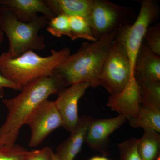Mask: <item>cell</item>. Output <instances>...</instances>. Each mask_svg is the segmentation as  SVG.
I'll list each match as a JSON object with an SVG mask.
<instances>
[{"instance_id": "603a6c76", "label": "cell", "mask_w": 160, "mask_h": 160, "mask_svg": "<svg viewBox=\"0 0 160 160\" xmlns=\"http://www.w3.org/2000/svg\"><path fill=\"white\" fill-rule=\"evenodd\" d=\"M143 42L149 49L160 56V24L150 26L146 31Z\"/></svg>"}, {"instance_id": "7a4b0ae2", "label": "cell", "mask_w": 160, "mask_h": 160, "mask_svg": "<svg viewBox=\"0 0 160 160\" xmlns=\"http://www.w3.org/2000/svg\"><path fill=\"white\" fill-rule=\"evenodd\" d=\"M118 32L95 42L83 43L76 52L56 68L53 74L60 78L66 87L82 82L98 87L100 73Z\"/></svg>"}, {"instance_id": "f1b7e54d", "label": "cell", "mask_w": 160, "mask_h": 160, "mask_svg": "<svg viewBox=\"0 0 160 160\" xmlns=\"http://www.w3.org/2000/svg\"><path fill=\"white\" fill-rule=\"evenodd\" d=\"M157 160H160V156L157 159Z\"/></svg>"}, {"instance_id": "5b68a950", "label": "cell", "mask_w": 160, "mask_h": 160, "mask_svg": "<svg viewBox=\"0 0 160 160\" xmlns=\"http://www.w3.org/2000/svg\"><path fill=\"white\" fill-rule=\"evenodd\" d=\"M136 16L133 9L107 0H92L87 21L97 41L131 25Z\"/></svg>"}, {"instance_id": "e0dca14e", "label": "cell", "mask_w": 160, "mask_h": 160, "mask_svg": "<svg viewBox=\"0 0 160 160\" xmlns=\"http://www.w3.org/2000/svg\"><path fill=\"white\" fill-rule=\"evenodd\" d=\"M140 105L150 109L160 110V81H137Z\"/></svg>"}, {"instance_id": "ba28073f", "label": "cell", "mask_w": 160, "mask_h": 160, "mask_svg": "<svg viewBox=\"0 0 160 160\" xmlns=\"http://www.w3.org/2000/svg\"><path fill=\"white\" fill-rule=\"evenodd\" d=\"M62 120L54 101L47 99L40 104L27 119L31 130L29 146L36 147L55 129L62 127Z\"/></svg>"}, {"instance_id": "6da1fadb", "label": "cell", "mask_w": 160, "mask_h": 160, "mask_svg": "<svg viewBox=\"0 0 160 160\" xmlns=\"http://www.w3.org/2000/svg\"><path fill=\"white\" fill-rule=\"evenodd\" d=\"M65 88L60 78L53 74L29 83L14 97L3 99L7 115L0 126V144L7 146L16 144L21 128L26 125L32 112L50 96L58 94Z\"/></svg>"}, {"instance_id": "277c9868", "label": "cell", "mask_w": 160, "mask_h": 160, "mask_svg": "<svg viewBox=\"0 0 160 160\" xmlns=\"http://www.w3.org/2000/svg\"><path fill=\"white\" fill-rule=\"evenodd\" d=\"M49 20L41 15L32 22H22L12 12L0 7L1 28L9 41V50L6 52L8 56L16 58L27 51L44 50L45 37L39 32Z\"/></svg>"}, {"instance_id": "44dd1931", "label": "cell", "mask_w": 160, "mask_h": 160, "mask_svg": "<svg viewBox=\"0 0 160 160\" xmlns=\"http://www.w3.org/2000/svg\"><path fill=\"white\" fill-rule=\"evenodd\" d=\"M31 152L18 144L7 146L0 144V160H27Z\"/></svg>"}, {"instance_id": "5bb4252c", "label": "cell", "mask_w": 160, "mask_h": 160, "mask_svg": "<svg viewBox=\"0 0 160 160\" xmlns=\"http://www.w3.org/2000/svg\"><path fill=\"white\" fill-rule=\"evenodd\" d=\"M134 76L137 81H160V56L142 43L135 62Z\"/></svg>"}, {"instance_id": "7402d4cb", "label": "cell", "mask_w": 160, "mask_h": 160, "mask_svg": "<svg viewBox=\"0 0 160 160\" xmlns=\"http://www.w3.org/2000/svg\"><path fill=\"white\" fill-rule=\"evenodd\" d=\"M138 140L132 138L118 144L119 160H142L138 149Z\"/></svg>"}, {"instance_id": "7c38bea8", "label": "cell", "mask_w": 160, "mask_h": 160, "mask_svg": "<svg viewBox=\"0 0 160 160\" xmlns=\"http://www.w3.org/2000/svg\"><path fill=\"white\" fill-rule=\"evenodd\" d=\"M0 7L12 12L18 19L26 22L34 21L39 13L49 20L56 16L46 0H0Z\"/></svg>"}, {"instance_id": "d6986e66", "label": "cell", "mask_w": 160, "mask_h": 160, "mask_svg": "<svg viewBox=\"0 0 160 160\" xmlns=\"http://www.w3.org/2000/svg\"><path fill=\"white\" fill-rule=\"evenodd\" d=\"M69 21L72 40L82 39L91 42L97 41L88 21L85 18L72 16L69 17Z\"/></svg>"}, {"instance_id": "9a60e30c", "label": "cell", "mask_w": 160, "mask_h": 160, "mask_svg": "<svg viewBox=\"0 0 160 160\" xmlns=\"http://www.w3.org/2000/svg\"><path fill=\"white\" fill-rule=\"evenodd\" d=\"M56 15L78 16L88 19L92 0H46Z\"/></svg>"}, {"instance_id": "4316f807", "label": "cell", "mask_w": 160, "mask_h": 160, "mask_svg": "<svg viewBox=\"0 0 160 160\" xmlns=\"http://www.w3.org/2000/svg\"><path fill=\"white\" fill-rule=\"evenodd\" d=\"M4 33L1 28V24H0V46L2 45L4 40Z\"/></svg>"}, {"instance_id": "9c48e42d", "label": "cell", "mask_w": 160, "mask_h": 160, "mask_svg": "<svg viewBox=\"0 0 160 160\" xmlns=\"http://www.w3.org/2000/svg\"><path fill=\"white\" fill-rule=\"evenodd\" d=\"M89 87L91 85L89 82L77 83L58 93L54 103L62 120V127L67 131L71 132L77 125L80 118L78 102Z\"/></svg>"}, {"instance_id": "8fae6325", "label": "cell", "mask_w": 160, "mask_h": 160, "mask_svg": "<svg viewBox=\"0 0 160 160\" xmlns=\"http://www.w3.org/2000/svg\"><path fill=\"white\" fill-rule=\"evenodd\" d=\"M140 106L138 85L134 77L130 78L126 87L116 94L109 95L107 106L127 120L136 118Z\"/></svg>"}, {"instance_id": "52a82bcc", "label": "cell", "mask_w": 160, "mask_h": 160, "mask_svg": "<svg viewBox=\"0 0 160 160\" xmlns=\"http://www.w3.org/2000/svg\"><path fill=\"white\" fill-rule=\"evenodd\" d=\"M132 77H134L132 76L128 53L116 37L100 73L98 86H103L110 95L116 94L124 89Z\"/></svg>"}, {"instance_id": "4fadbf2b", "label": "cell", "mask_w": 160, "mask_h": 160, "mask_svg": "<svg viewBox=\"0 0 160 160\" xmlns=\"http://www.w3.org/2000/svg\"><path fill=\"white\" fill-rule=\"evenodd\" d=\"M92 118L89 115L80 117L78 122L68 138L60 144L55 154L60 160H75L81 151L84 142L89 123Z\"/></svg>"}, {"instance_id": "ffe728a7", "label": "cell", "mask_w": 160, "mask_h": 160, "mask_svg": "<svg viewBox=\"0 0 160 160\" xmlns=\"http://www.w3.org/2000/svg\"><path fill=\"white\" fill-rule=\"evenodd\" d=\"M46 30L56 37L66 36L71 38V30L69 25V16L59 14L49 20Z\"/></svg>"}, {"instance_id": "30bf717a", "label": "cell", "mask_w": 160, "mask_h": 160, "mask_svg": "<svg viewBox=\"0 0 160 160\" xmlns=\"http://www.w3.org/2000/svg\"><path fill=\"white\" fill-rule=\"evenodd\" d=\"M127 120L125 116L120 114L110 118H92L85 142L90 149L105 156L108 154L107 150L109 144V136L122 126Z\"/></svg>"}, {"instance_id": "d4e9b609", "label": "cell", "mask_w": 160, "mask_h": 160, "mask_svg": "<svg viewBox=\"0 0 160 160\" xmlns=\"http://www.w3.org/2000/svg\"><path fill=\"white\" fill-rule=\"evenodd\" d=\"M5 88L18 90V87L14 83L6 78L0 72V100L4 98Z\"/></svg>"}, {"instance_id": "2e32d148", "label": "cell", "mask_w": 160, "mask_h": 160, "mask_svg": "<svg viewBox=\"0 0 160 160\" xmlns=\"http://www.w3.org/2000/svg\"><path fill=\"white\" fill-rule=\"evenodd\" d=\"M138 149L142 160H157L160 156V135L149 129H144V133L138 142Z\"/></svg>"}, {"instance_id": "cb8c5ba5", "label": "cell", "mask_w": 160, "mask_h": 160, "mask_svg": "<svg viewBox=\"0 0 160 160\" xmlns=\"http://www.w3.org/2000/svg\"><path fill=\"white\" fill-rule=\"evenodd\" d=\"M52 150L49 146L42 149L32 150L31 154L27 160H52Z\"/></svg>"}, {"instance_id": "3957f363", "label": "cell", "mask_w": 160, "mask_h": 160, "mask_svg": "<svg viewBox=\"0 0 160 160\" xmlns=\"http://www.w3.org/2000/svg\"><path fill=\"white\" fill-rule=\"evenodd\" d=\"M71 54L70 49H52L47 57L41 56L33 51L26 52L14 58L6 52L0 55V72L21 90L27 85L43 77L52 75L56 68Z\"/></svg>"}, {"instance_id": "ac0fdd59", "label": "cell", "mask_w": 160, "mask_h": 160, "mask_svg": "<svg viewBox=\"0 0 160 160\" xmlns=\"http://www.w3.org/2000/svg\"><path fill=\"white\" fill-rule=\"evenodd\" d=\"M128 121L129 125L133 128L151 129L160 133V110L150 109L140 105L138 116Z\"/></svg>"}, {"instance_id": "8992f818", "label": "cell", "mask_w": 160, "mask_h": 160, "mask_svg": "<svg viewBox=\"0 0 160 160\" xmlns=\"http://www.w3.org/2000/svg\"><path fill=\"white\" fill-rule=\"evenodd\" d=\"M159 6L153 0H143L137 17L129 26L118 31L116 37L125 46L129 61L132 76H134L135 62L138 52L144 41L146 31L152 23L158 19Z\"/></svg>"}, {"instance_id": "484cf974", "label": "cell", "mask_w": 160, "mask_h": 160, "mask_svg": "<svg viewBox=\"0 0 160 160\" xmlns=\"http://www.w3.org/2000/svg\"><path fill=\"white\" fill-rule=\"evenodd\" d=\"M89 160H109L108 158L106 157L103 156H94L89 159Z\"/></svg>"}, {"instance_id": "83f0119b", "label": "cell", "mask_w": 160, "mask_h": 160, "mask_svg": "<svg viewBox=\"0 0 160 160\" xmlns=\"http://www.w3.org/2000/svg\"><path fill=\"white\" fill-rule=\"evenodd\" d=\"M52 160H60L59 158L57 156L56 154L54 153V152H52Z\"/></svg>"}]
</instances>
